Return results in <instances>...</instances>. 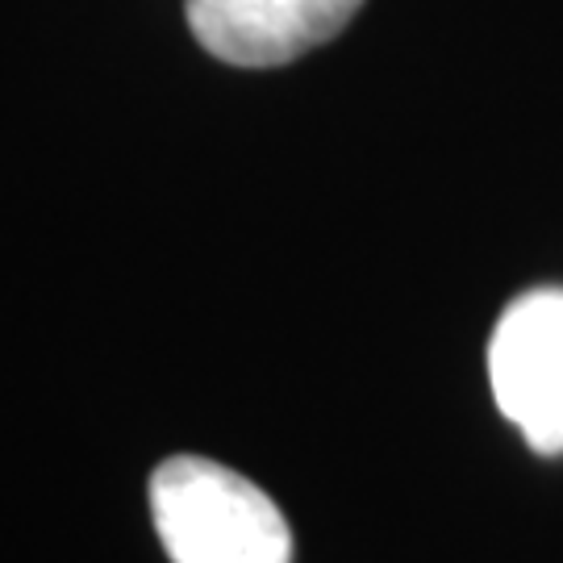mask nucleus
<instances>
[{"instance_id": "1", "label": "nucleus", "mask_w": 563, "mask_h": 563, "mask_svg": "<svg viewBox=\"0 0 563 563\" xmlns=\"http://www.w3.org/2000/svg\"><path fill=\"white\" fill-rule=\"evenodd\" d=\"M151 518L172 563H292V530L276 501L205 455L155 467Z\"/></svg>"}, {"instance_id": "2", "label": "nucleus", "mask_w": 563, "mask_h": 563, "mask_svg": "<svg viewBox=\"0 0 563 563\" xmlns=\"http://www.w3.org/2000/svg\"><path fill=\"white\" fill-rule=\"evenodd\" d=\"M488 384L509 422L539 455L563 451V288L509 301L488 339Z\"/></svg>"}, {"instance_id": "3", "label": "nucleus", "mask_w": 563, "mask_h": 563, "mask_svg": "<svg viewBox=\"0 0 563 563\" xmlns=\"http://www.w3.org/2000/svg\"><path fill=\"white\" fill-rule=\"evenodd\" d=\"M363 0H184L188 30L230 67H284L339 38Z\"/></svg>"}]
</instances>
